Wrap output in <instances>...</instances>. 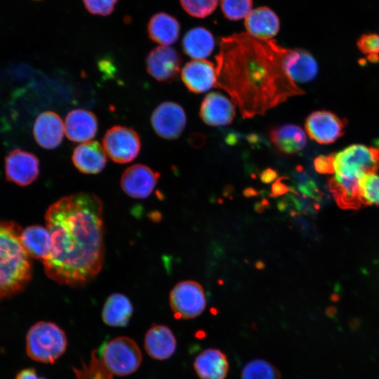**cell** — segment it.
<instances>
[{
    "label": "cell",
    "instance_id": "1",
    "mask_svg": "<svg viewBox=\"0 0 379 379\" xmlns=\"http://www.w3.org/2000/svg\"><path fill=\"white\" fill-rule=\"evenodd\" d=\"M280 47L274 40L258 39L247 32L221 39L214 87L227 93L244 119L263 115L304 93L287 74Z\"/></svg>",
    "mask_w": 379,
    "mask_h": 379
},
{
    "label": "cell",
    "instance_id": "2",
    "mask_svg": "<svg viewBox=\"0 0 379 379\" xmlns=\"http://www.w3.org/2000/svg\"><path fill=\"white\" fill-rule=\"evenodd\" d=\"M51 248L43 260L47 277L72 287L86 285L104 263L103 204L93 193L63 197L48 208Z\"/></svg>",
    "mask_w": 379,
    "mask_h": 379
},
{
    "label": "cell",
    "instance_id": "3",
    "mask_svg": "<svg viewBox=\"0 0 379 379\" xmlns=\"http://www.w3.org/2000/svg\"><path fill=\"white\" fill-rule=\"evenodd\" d=\"M20 227L0 221V299L22 290L32 277L29 256L22 246Z\"/></svg>",
    "mask_w": 379,
    "mask_h": 379
},
{
    "label": "cell",
    "instance_id": "4",
    "mask_svg": "<svg viewBox=\"0 0 379 379\" xmlns=\"http://www.w3.org/2000/svg\"><path fill=\"white\" fill-rule=\"evenodd\" d=\"M333 176L329 184L347 195L358 194L364 178L379 169V149L352 145L331 154Z\"/></svg>",
    "mask_w": 379,
    "mask_h": 379
},
{
    "label": "cell",
    "instance_id": "5",
    "mask_svg": "<svg viewBox=\"0 0 379 379\" xmlns=\"http://www.w3.org/2000/svg\"><path fill=\"white\" fill-rule=\"evenodd\" d=\"M67 339L64 331L50 321H39L26 335V352L32 359L46 364L54 363L65 352Z\"/></svg>",
    "mask_w": 379,
    "mask_h": 379
},
{
    "label": "cell",
    "instance_id": "6",
    "mask_svg": "<svg viewBox=\"0 0 379 379\" xmlns=\"http://www.w3.org/2000/svg\"><path fill=\"white\" fill-rule=\"evenodd\" d=\"M100 357L113 373L119 376L130 375L140 367L142 353L131 338L119 336L106 343L100 352Z\"/></svg>",
    "mask_w": 379,
    "mask_h": 379
},
{
    "label": "cell",
    "instance_id": "7",
    "mask_svg": "<svg viewBox=\"0 0 379 379\" xmlns=\"http://www.w3.org/2000/svg\"><path fill=\"white\" fill-rule=\"evenodd\" d=\"M102 144L108 157L118 164L132 161L141 149V140L137 131L122 126L109 128L103 137Z\"/></svg>",
    "mask_w": 379,
    "mask_h": 379
},
{
    "label": "cell",
    "instance_id": "8",
    "mask_svg": "<svg viewBox=\"0 0 379 379\" xmlns=\"http://www.w3.org/2000/svg\"><path fill=\"white\" fill-rule=\"evenodd\" d=\"M170 305L177 319H189L199 316L206 307L202 286L194 281L177 284L170 293Z\"/></svg>",
    "mask_w": 379,
    "mask_h": 379
},
{
    "label": "cell",
    "instance_id": "9",
    "mask_svg": "<svg viewBox=\"0 0 379 379\" xmlns=\"http://www.w3.org/2000/svg\"><path fill=\"white\" fill-rule=\"evenodd\" d=\"M150 120L154 131L159 136L173 140L181 135L187 119L185 112L180 105L166 101L154 109Z\"/></svg>",
    "mask_w": 379,
    "mask_h": 379
},
{
    "label": "cell",
    "instance_id": "10",
    "mask_svg": "<svg viewBox=\"0 0 379 379\" xmlns=\"http://www.w3.org/2000/svg\"><path fill=\"white\" fill-rule=\"evenodd\" d=\"M181 65L179 53L165 46L152 49L145 58L147 73L159 82L170 83L178 76Z\"/></svg>",
    "mask_w": 379,
    "mask_h": 379
},
{
    "label": "cell",
    "instance_id": "11",
    "mask_svg": "<svg viewBox=\"0 0 379 379\" xmlns=\"http://www.w3.org/2000/svg\"><path fill=\"white\" fill-rule=\"evenodd\" d=\"M6 180L25 187L32 183L39 173V161L32 152L15 149L5 157Z\"/></svg>",
    "mask_w": 379,
    "mask_h": 379
},
{
    "label": "cell",
    "instance_id": "12",
    "mask_svg": "<svg viewBox=\"0 0 379 379\" xmlns=\"http://www.w3.org/2000/svg\"><path fill=\"white\" fill-rule=\"evenodd\" d=\"M305 126L311 139L320 144H329L343 134L345 124L335 114L320 110L312 112L307 117Z\"/></svg>",
    "mask_w": 379,
    "mask_h": 379
},
{
    "label": "cell",
    "instance_id": "13",
    "mask_svg": "<svg viewBox=\"0 0 379 379\" xmlns=\"http://www.w3.org/2000/svg\"><path fill=\"white\" fill-rule=\"evenodd\" d=\"M159 173L144 164H134L128 167L122 173L121 187L133 199H145L153 192L157 185Z\"/></svg>",
    "mask_w": 379,
    "mask_h": 379
},
{
    "label": "cell",
    "instance_id": "14",
    "mask_svg": "<svg viewBox=\"0 0 379 379\" xmlns=\"http://www.w3.org/2000/svg\"><path fill=\"white\" fill-rule=\"evenodd\" d=\"M284 67L295 83H307L317 75L318 65L314 57L302 48L280 47Z\"/></svg>",
    "mask_w": 379,
    "mask_h": 379
},
{
    "label": "cell",
    "instance_id": "15",
    "mask_svg": "<svg viewBox=\"0 0 379 379\" xmlns=\"http://www.w3.org/2000/svg\"><path fill=\"white\" fill-rule=\"evenodd\" d=\"M32 131L35 141L41 147L53 149L62 141L65 126L57 113L45 111L36 117Z\"/></svg>",
    "mask_w": 379,
    "mask_h": 379
},
{
    "label": "cell",
    "instance_id": "16",
    "mask_svg": "<svg viewBox=\"0 0 379 379\" xmlns=\"http://www.w3.org/2000/svg\"><path fill=\"white\" fill-rule=\"evenodd\" d=\"M181 79L190 91L195 93L206 92L215 85V67L206 60L190 61L182 67Z\"/></svg>",
    "mask_w": 379,
    "mask_h": 379
},
{
    "label": "cell",
    "instance_id": "17",
    "mask_svg": "<svg viewBox=\"0 0 379 379\" xmlns=\"http://www.w3.org/2000/svg\"><path fill=\"white\" fill-rule=\"evenodd\" d=\"M199 115L203 121L212 126L230 124L235 117L234 104L221 93L212 92L204 99Z\"/></svg>",
    "mask_w": 379,
    "mask_h": 379
},
{
    "label": "cell",
    "instance_id": "18",
    "mask_svg": "<svg viewBox=\"0 0 379 379\" xmlns=\"http://www.w3.org/2000/svg\"><path fill=\"white\" fill-rule=\"evenodd\" d=\"M65 131L67 138L72 142L88 141L97 133V117L94 113L87 109H73L66 116Z\"/></svg>",
    "mask_w": 379,
    "mask_h": 379
},
{
    "label": "cell",
    "instance_id": "19",
    "mask_svg": "<svg viewBox=\"0 0 379 379\" xmlns=\"http://www.w3.org/2000/svg\"><path fill=\"white\" fill-rule=\"evenodd\" d=\"M76 168L86 174L101 172L107 164L106 152L98 141H88L77 145L72 154Z\"/></svg>",
    "mask_w": 379,
    "mask_h": 379
},
{
    "label": "cell",
    "instance_id": "20",
    "mask_svg": "<svg viewBox=\"0 0 379 379\" xmlns=\"http://www.w3.org/2000/svg\"><path fill=\"white\" fill-rule=\"evenodd\" d=\"M247 33L260 40H270L279 32L280 22L277 14L267 6L252 10L245 18Z\"/></svg>",
    "mask_w": 379,
    "mask_h": 379
},
{
    "label": "cell",
    "instance_id": "21",
    "mask_svg": "<svg viewBox=\"0 0 379 379\" xmlns=\"http://www.w3.org/2000/svg\"><path fill=\"white\" fill-rule=\"evenodd\" d=\"M274 147L284 154H294L306 145L305 131L298 125L287 124L272 128L269 133Z\"/></svg>",
    "mask_w": 379,
    "mask_h": 379
},
{
    "label": "cell",
    "instance_id": "22",
    "mask_svg": "<svg viewBox=\"0 0 379 379\" xmlns=\"http://www.w3.org/2000/svg\"><path fill=\"white\" fill-rule=\"evenodd\" d=\"M144 345L149 357L157 360H164L175 352L176 339L168 326L155 325L147 331Z\"/></svg>",
    "mask_w": 379,
    "mask_h": 379
},
{
    "label": "cell",
    "instance_id": "23",
    "mask_svg": "<svg viewBox=\"0 0 379 379\" xmlns=\"http://www.w3.org/2000/svg\"><path fill=\"white\" fill-rule=\"evenodd\" d=\"M194 368L200 379H225L228 373L229 363L222 352L208 348L195 358Z\"/></svg>",
    "mask_w": 379,
    "mask_h": 379
},
{
    "label": "cell",
    "instance_id": "24",
    "mask_svg": "<svg viewBox=\"0 0 379 379\" xmlns=\"http://www.w3.org/2000/svg\"><path fill=\"white\" fill-rule=\"evenodd\" d=\"M149 38L161 46H169L178 39L180 25L178 20L166 13L153 15L147 26Z\"/></svg>",
    "mask_w": 379,
    "mask_h": 379
},
{
    "label": "cell",
    "instance_id": "25",
    "mask_svg": "<svg viewBox=\"0 0 379 379\" xmlns=\"http://www.w3.org/2000/svg\"><path fill=\"white\" fill-rule=\"evenodd\" d=\"M20 239L29 257L44 260L51 248V237L47 227L32 225L22 230Z\"/></svg>",
    "mask_w": 379,
    "mask_h": 379
},
{
    "label": "cell",
    "instance_id": "26",
    "mask_svg": "<svg viewBox=\"0 0 379 379\" xmlns=\"http://www.w3.org/2000/svg\"><path fill=\"white\" fill-rule=\"evenodd\" d=\"M133 311L129 299L124 294L115 293L106 300L102 311V319L109 326L124 327L128 325Z\"/></svg>",
    "mask_w": 379,
    "mask_h": 379
},
{
    "label": "cell",
    "instance_id": "27",
    "mask_svg": "<svg viewBox=\"0 0 379 379\" xmlns=\"http://www.w3.org/2000/svg\"><path fill=\"white\" fill-rule=\"evenodd\" d=\"M214 46L213 34L201 27H194L187 32L182 41L184 53L195 60H204L208 57Z\"/></svg>",
    "mask_w": 379,
    "mask_h": 379
},
{
    "label": "cell",
    "instance_id": "28",
    "mask_svg": "<svg viewBox=\"0 0 379 379\" xmlns=\"http://www.w3.org/2000/svg\"><path fill=\"white\" fill-rule=\"evenodd\" d=\"M81 368H73L75 379H113V373L107 368L97 351L93 350L88 364L81 363Z\"/></svg>",
    "mask_w": 379,
    "mask_h": 379
},
{
    "label": "cell",
    "instance_id": "29",
    "mask_svg": "<svg viewBox=\"0 0 379 379\" xmlns=\"http://www.w3.org/2000/svg\"><path fill=\"white\" fill-rule=\"evenodd\" d=\"M241 379H281L279 371L268 361L255 359L244 366Z\"/></svg>",
    "mask_w": 379,
    "mask_h": 379
},
{
    "label": "cell",
    "instance_id": "30",
    "mask_svg": "<svg viewBox=\"0 0 379 379\" xmlns=\"http://www.w3.org/2000/svg\"><path fill=\"white\" fill-rule=\"evenodd\" d=\"M221 11L226 18L239 20L253 10V0H220Z\"/></svg>",
    "mask_w": 379,
    "mask_h": 379
},
{
    "label": "cell",
    "instance_id": "31",
    "mask_svg": "<svg viewBox=\"0 0 379 379\" xmlns=\"http://www.w3.org/2000/svg\"><path fill=\"white\" fill-rule=\"evenodd\" d=\"M182 8L190 15L204 18L216 8L219 0H179Z\"/></svg>",
    "mask_w": 379,
    "mask_h": 379
},
{
    "label": "cell",
    "instance_id": "32",
    "mask_svg": "<svg viewBox=\"0 0 379 379\" xmlns=\"http://www.w3.org/2000/svg\"><path fill=\"white\" fill-rule=\"evenodd\" d=\"M361 203L379 205V175H366L362 182L361 190Z\"/></svg>",
    "mask_w": 379,
    "mask_h": 379
},
{
    "label": "cell",
    "instance_id": "33",
    "mask_svg": "<svg viewBox=\"0 0 379 379\" xmlns=\"http://www.w3.org/2000/svg\"><path fill=\"white\" fill-rule=\"evenodd\" d=\"M357 46L367 58L375 62L379 59V34H364L357 41Z\"/></svg>",
    "mask_w": 379,
    "mask_h": 379
},
{
    "label": "cell",
    "instance_id": "34",
    "mask_svg": "<svg viewBox=\"0 0 379 379\" xmlns=\"http://www.w3.org/2000/svg\"><path fill=\"white\" fill-rule=\"evenodd\" d=\"M82 1L90 13L105 16L113 12L118 0H82Z\"/></svg>",
    "mask_w": 379,
    "mask_h": 379
},
{
    "label": "cell",
    "instance_id": "35",
    "mask_svg": "<svg viewBox=\"0 0 379 379\" xmlns=\"http://www.w3.org/2000/svg\"><path fill=\"white\" fill-rule=\"evenodd\" d=\"M316 171L323 174H331L332 169L331 156H319L314 161Z\"/></svg>",
    "mask_w": 379,
    "mask_h": 379
},
{
    "label": "cell",
    "instance_id": "36",
    "mask_svg": "<svg viewBox=\"0 0 379 379\" xmlns=\"http://www.w3.org/2000/svg\"><path fill=\"white\" fill-rule=\"evenodd\" d=\"M285 177L280 178L277 179L272 185L271 188V196L273 197H278L285 194L287 192H293L294 190L290 188L286 183L282 180Z\"/></svg>",
    "mask_w": 379,
    "mask_h": 379
},
{
    "label": "cell",
    "instance_id": "37",
    "mask_svg": "<svg viewBox=\"0 0 379 379\" xmlns=\"http://www.w3.org/2000/svg\"><path fill=\"white\" fill-rule=\"evenodd\" d=\"M277 177V172L270 168L263 170L260 175V178L263 183H270L274 181Z\"/></svg>",
    "mask_w": 379,
    "mask_h": 379
},
{
    "label": "cell",
    "instance_id": "38",
    "mask_svg": "<svg viewBox=\"0 0 379 379\" xmlns=\"http://www.w3.org/2000/svg\"><path fill=\"white\" fill-rule=\"evenodd\" d=\"M15 379H46L39 377L34 368H25L20 371L16 375Z\"/></svg>",
    "mask_w": 379,
    "mask_h": 379
},
{
    "label": "cell",
    "instance_id": "39",
    "mask_svg": "<svg viewBox=\"0 0 379 379\" xmlns=\"http://www.w3.org/2000/svg\"><path fill=\"white\" fill-rule=\"evenodd\" d=\"M243 194L246 197H253L258 195V192L253 187H247L244 190Z\"/></svg>",
    "mask_w": 379,
    "mask_h": 379
},
{
    "label": "cell",
    "instance_id": "40",
    "mask_svg": "<svg viewBox=\"0 0 379 379\" xmlns=\"http://www.w3.org/2000/svg\"><path fill=\"white\" fill-rule=\"evenodd\" d=\"M267 201H262L259 204H256L255 209L258 212H262L265 209V206L267 205Z\"/></svg>",
    "mask_w": 379,
    "mask_h": 379
},
{
    "label": "cell",
    "instance_id": "41",
    "mask_svg": "<svg viewBox=\"0 0 379 379\" xmlns=\"http://www.w3.org/2000/svg\"><path fill=\"white\" fill-rule=\"evenodd\" d=\"M35 1H39V0H35Z\"/></svg>",
    "mask_w": 379,
    "mask_h": 379
}]
</instances>
